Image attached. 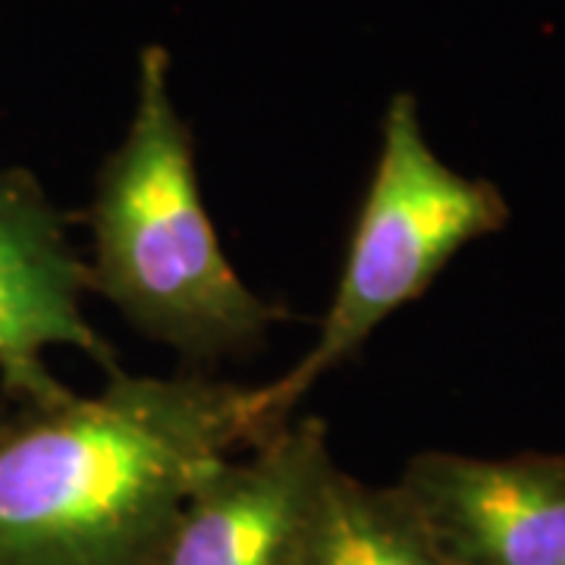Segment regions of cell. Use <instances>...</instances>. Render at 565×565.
Instances as JSON below:
<instances>
[{
    "label": "cell",
    "instance_id": "cell-8",
    "mask_svg": "<svg viewBox=\"0 0 565 565\" xmlns=\"http://www.w3.org/2000/svg\"><path fill=\"white\" fill-rule=\"evenodd\" d=\"M10 415H13V408H10V405L0 399V430L7 427V422H10Z\"/></svg>",
    "mask_w": 565,
    "mask_h": 565
},
{
    "label": "cell",
    "instance_id": "cell-1",
    "mask_svg": "<svg viewBox=\"0 0 565 565\" xmlns=\"http://www.w3.org/2000/svg\"><path fill=\"white\" fill-rule=\"evenodd\" d=\"M274 434L262 386L107 371L0 430V565H151L204 471Z\"/></svg>",
    "mask_w": 565,
    "mask_h": 565
},
{
    "label": "cell",
    "instance_id": "cell-7",
    "mask_svg": "<svg viewBox=\"0 0 565 565\" xmlns=\"http://www.w3.org/2000/svg\"><path fill=\"white\" fill-rule=\"evenodd\" d=\"M299 565H456L399 484L374 487L333 465Z\"/></svg>",
    "mask_w": 565,
    "mask_h": 565
},
{
    "label": "cell",
    "instance_id": "cell-2",
    "mask_svg": "<svg viewBox=\"0 0 565 565\" xmlns=\"http://www.w3.org/2000/svg\"><path fill=\"white\" fill-rule=\"evenodd\" d=\"M88 226V289L148 340L189 362L252 352L286 318L223 252L161 44L141 51L136 110L95 177Z\"/></svg>",
    "mask_w": 565,
    "mask_h": 565
},
{
    "label": "cell",
    "instance_id": "cell-6",
    "mask_svg": "<svg viewBox=\"0 0 565 565\" xmlns=\"http://www.w3.org/2000/svg\"><path fill=\"white\" fill-rule=\"evenodd\" d=\"M396 484L456 565H565V452H415Z\"/></svg>",
    "mask_w": 565,
    "mask_h": 565
},
{
    "label": "cell",
    "instance_id": "cell-5",
    "mask_svg": "<svg viewBox=\"0 0 565 565\" xmlns=\"http://www.w3.org/2000/svg\"><path fill=\"white\" fill-rule=\"evenodd\" d=\"M333 465L321 418L286 422L204 471L151 565H299Z\"/></svg>",
    "mask_w": 565,
    "mask_h": 565
},
{
    "label": "cell",
    "instance_id": "cell-4",
    "mask_svg": "<svg viewBox=\"0 0 565 565\" xmlns=\"http://www.w3.org/2000/svg\"><path fill=\"white\" fill-rule=\"evenodd\" d=\"M88 264L41 182L0 167V399L10 408H51L73 396L47 364L51 349H73L104 371L117 352L85 318Z\"/></svg>",
    "mask_w": 565,
    "mask_h": 565
},
{
    "label": "cell",
    "instance_id": "cell-3",
    "mask_svg": "<svg viewBox=\"0 0 565 565\" xmlns=\"http://www.w3.org/2000/svg\"><path fill=\"white\" fill-rule=\"evenodd\" d=\"M505 223L503 192L449 167L424 136L418 102L408 92L393 95L333 302L302 359L262 386L264 424L282 427L311 386L349 362L399 308L418 302L462 248Z\"/></svg>",
    "mask_w": 565,
    "mask_h": 565
}]
</instances>
